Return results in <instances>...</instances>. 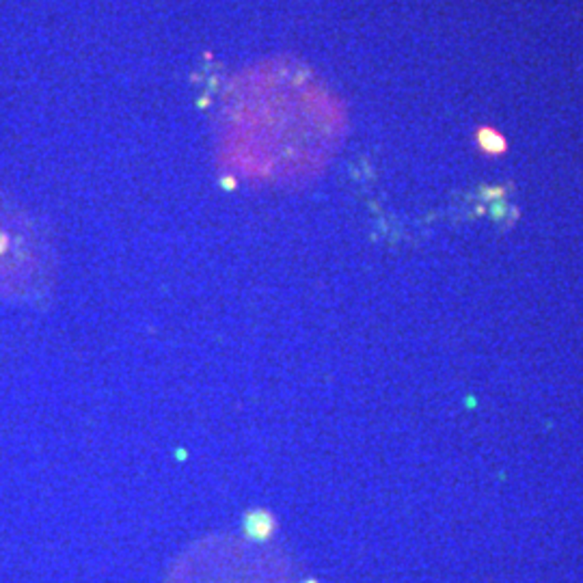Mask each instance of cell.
Instances as JSON below:
<instances>
[{"instance_id": "cell-2", "label": "cell", "mask_w": 583, "mask_h": 583, "mask_svg": "<svg viewBox=\"0 0 583 583\" xmlns=\"http://www.w3.org/2000/svg\"><path fill=\"white\" fill-rule=\"evenodd\" d=\"M50 281L42 238L28 218L0 201V294L31 298L44 294Z\"/></svg>"}, {"instance_id": "cell-1", "label": "cell", "mask_w": 583, "mask_h": 583, "mask_svg": "<svg viewBox=\"0 0 583 583\" xmlns=\"http://www.w3.org/2000/svg\"><path fill=\"white\" fill-rule=\"evenodd\" d=\"M169 583H286L272 555L243 540H212L179 561Z\"/></svg>"}]
</instances>
